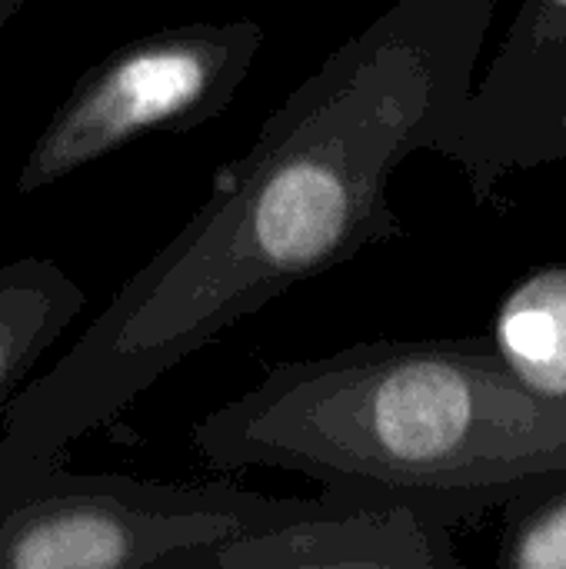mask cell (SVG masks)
Instances as JSON below:
<instances>
[{"label": "cell", "instance_id": "1", "mask_svg": "<svg viewBox=\"0 0 566 569\" xmlns=\"http://www.w3.org/2000/svg\"><path fill=\"white\" fill-rule=\"evenodd\" d=\"M497 0H397L214 170L210 197L3 407L0 460L67 457L167 370L290 287L404 233L394 170L450 160Z\"/></svg>", "mask_w": 566, "mask_h": 569}, {"label": "cell", "instance_id": "8", "mask_svg": "<svg viewBox=\"0 0 566 569\" xmlns=\"http://www.w3.org/2000/svg\"><path fill=\"white\" fill-rule=\"evenodd\" d=\"M494 343L504 360L534 387L566 393V267L527 273L500 303Z\"/></svg>", "mask_w": 566, "mask_h": 569}, {"label": "cell", "instance_id": "9", "mask_svg": "<svg viewBox=\"0 0 566 569\" xmlns=\"http://www.w3.org/2000/svg\"><path fill=\"white\" fill-rule=\"evenodd\" d=\"M500 567L566 569V473L504 503Z\"/></svg>", "mask_w": 566, "mask_h": 569}, {"label": "cell", "instance_id": "2", "mask_svg": "<svg viewBox=\"0 0 566 569\" xmlns=\"http://www.w3.org/2000/svg\"><path fill=\"white\" fill-rule=\"evenodd\" d=\"M214 467H274L420 503L450 527L566 473V393L494 337L377 340L274 363L193 427Z\"/></svg>", "mask_w": 566, "mask_h": 569}, {"label": "cell", "instance_id": "5", "mask_svg": "<svg viewBox=\"0 0 566 569\" xmlns=\"http://www.w3.org/2000/svg\"><path fill=\"white\" fill-rule=\"evenodd\" d=\"M450 523L434 510L324 487L314 500H274L230 540L207 569H460Z\"/></svg>", "mask_w": 566, "mask_h": 569}, {"label": "cell", "instance_id": "11", "mask_svg": "<svg viewBox=\"0 0 566 569\" xmlns=\"http://www.w3.org/2000/svg\"><path fill=\"white\" fill-rule=\"evenodd\" d=\"M20 10H23V0H0V30H3V23L13 20Z\"/></svg>", "mask_w": 566, "mask_h": 569}, {"label": "cell", "instance_id": "7", "mask_svg": "<svg viewBox=\"0 0 566 569\" xmlns=\"http://www.w3.org/2000/svg\"><path fill=\"white\" fill-rule=\"evenodd\" d=\"M83 303V290L50 260L20 257L0 267V413Z\"/></svg>", "mask_w": 566, "mask_h": 569}, {"label": "cell", "instance_id": "4", "mask_svg": "<svg viewBox=\"0 0 566 569\" xmlns=\"http://www.w3.org/2000/svg\"><path fill=\"white\" fill-rule=\"evenodd\" d=\"M260 47L254 20L183 23L120 43L57 103L20 163L17 193L47 190L143 133H187L214 120L244 87Z\"/></svg>", "mask_w": 566, "mask_h": 569}, {"label": "cell", "instance_id": "6", "mask_svg": "<svg viewBox=\"0 0 566 569\" xmlns=\"http://www.w3.org/2000/svg\"><path fill=\"white\" fill-rule=\"evenodd\" d=\"M566 110V0H524L484 80L470 90L450 160L477 203L494 200L514 170L547 163V143Z\"/></svg>", "mask_w": 566, "mask_h": 569}, {"label": "cell", "instance_id": "3", "mask_svg": "<svg viewBox=\"0 0 566 569\" xmlns=\"http://www.w3.org/2000/svg\"><path fill=\"white\" fill-rule=\"evenodd\" d=\"M270 497L0 460V569H207Z\"/></svg>", "mask_w": 566, "mask_h": 569}, {"label": "cell", "instance_id": "10", "mask_svg": "<svg viewBox=\"0 0 566 569\" xmlns=\"http://www.w3.org/2000/svg\"><path fill=\"white\" fill-rule=\"evenodd\" d=\"M564 157H566V110H564V117H560V123H557V130L550 133V143H547V163L564 160Z\"/></svg>", "mask_w": 566, "mask_h": 569}]
</instances>
